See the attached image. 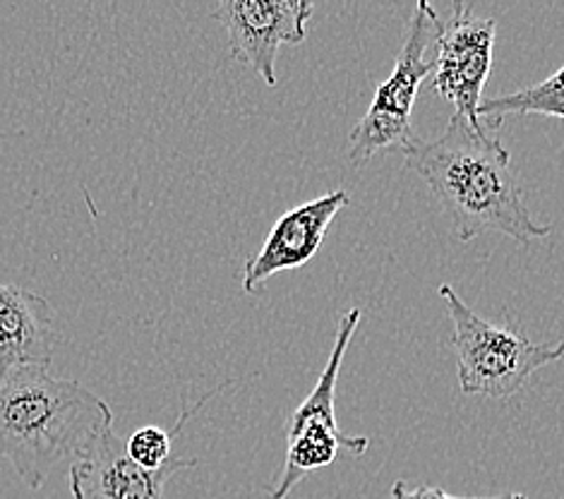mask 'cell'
Listing matches in <instances>:
<instances>
[{
	"instance_id": "cell-5",
	"label": "cell",
	"mask_w": 564,
	"mask_h": 499,
	"mask_svg": "<svg viewBox=\"0 0 564 499\" xmlns=\"http://www.w3.org/2000/svg\"><path fill=\"white\" fill-rule=\"evenodd\" d=\"M360 317V307L346 310L341 315L337 336H334L332 354L317 377V384L291 415V421L286 425L284 468H281V474L274 480L272 499H286L305 476H311L315 470L327 468L337 462V454L341 449L354 456H362L370 447L368 437H351L341 433L337 425V413H334L341 362L348 346L354 341Z\"/></svg>"
},
{
	"instance_id": "cell-8",
	"label": "cell",
	"mask_w": 564,
	"mask_h": 499,
	"mask_svg": "<svg viewBox=\"0 0 564 499\" xmlns=\"http://www.w3.org/2000/svg\"><path fill=\"white\" fill-rule=\"evenodd\" d=\"M199 462L193 456H173L161 468H142L126 454V442L109 427L89 447L73 458V499H166L169 480Z\"/></svg>"
},
{
	"instance_id": "cell-12",
	"label": "cell",
	"mask_w": 564,
	"mask_h": 499,
	"mask_svg": "<svg viewBox=\"0 0 564 499\" xmlns=\"http://www.w3.org/2000/svg\"><path fill=\"white\" fill-rule=\"evenodd\" d=\"M209 397H212V394H207L203 401L197 403V406L187 409V411L181 415V421H178L176 430H181L183 423L187 421V417H191L195 411H199V406H203V403H205ZM176 430H173V433H176ZM173 433H166V430L159 427V425H142V427H138L135 433H132V435L128 437V442H126V454H128L138 466H142V468H150V470L161 468V466L169 464L171 458H173V456H171Z\"/></svg>"
},
{
	"instance_id": "cell-13",
	"label": "cell",
	"mask_w": 564,
	"mask_h": 499,
	"mask_svg": "<svg viewBox=\"0 0 564 499\" xmlns=\"http://www.w3.org/2000/svg\"><path fill=\"white\" fill-rule=\"evenodd\" d=\"M392 499H529L521 492H505V495H492V497H454L447 495L442 488H430V485H423V488H409L404 480H397L392 485Z\"/></svg>"
},
{
	"instance_id": "cell-6",
	"label": "cell",
	"mask_w": 564,
	"mask_h": 499,
	"mask_svg": "<svg viewBox=\"0 0 564 499\" xmlns=\"http://www.w3.org/2000/svg\"><path fill=\"white\" fill-rule=\"evenodd\" d=\"M495 34V20L474 15L471 0H452V12L435 42L433 85L454 106V113L476 128H480L478 104L492 70Z\"/></svg>"
},
{
	"instance_id": "cell-10",
	"label": "cell",
	"mask_w": 564,
	"mask_h": 499,
	"mask_svg": "<svg viewBox=\"0 0 564 499\" xmlns=\"http://www.w3.org/2000/svg\"><path fill=\"white\" fill-rule=\"evenodd\" d=\"M56 341V313L44 295L0 283V380L20 368H48Z\"/></svg>"
},
{
	"instance_id": "cell-11",
	"label": "cell",
	"mask_w": 564,
	"mask_h": 499,
	"mask_svg": "<svg viewBox=\"0 0 564 499\" xmlns=\"http://www.w3.org/2000/svg\"><path fill=\"white\" fill-rule=\"evenodd\" d=\"M564 70H557L527 89L514 94H500V97L480 99L478 104V123L500 130L507 116H547L562 120L564 118V97H562Z\"/></svg>"
},
{
	"instance_id": "cell-3",
	"label": "cell",
	"mask_w": 564,
	"mask_h": 499,
	"mask_svg": "<svg viewBox=\"0 0 564 499\" xmlns=\"http://www.w3.org/2000/svg\"><path fill=\"white\" fill-rule=\"evenodd\" d=\"M440 299L452 319V350L464 394L509 399L529 384L531 375L562 360L564 344H535L517 329L482 319L452 283H442Z\"/></svg>"
},
{
	"instance_id": "cell-1",
	"label": "cell",
	"mask_w": 564,
	"mask_h": 499,
	"mask_svg": "<svg viewBox=\"0 0 564 499\" xmlns=\"http://www.w3.org/2000/svg\"><path fill=\"white\" fill-rule=\"evenodd\" d=\"M495 132L454 113L440 138L404 154V166L435 195L456 240L468 242L482 234L517 242L547 238L553 226L529 214L512 154Z\"/></svg>"
},
{
	"instance_id": "cell-7",
	"label": "cell",
	"mask_w": 564,
	"mask_h": 499,
	"mask_svg": "<svg viewBox=\"0 0 564 499\" xmlns=\"http://www.w3.org/2000/svg\"><path fill=\"white\" fill-rule=\"evenodd\" d=\"M313 10L315 0H217L214 20L228 34L231 56L276 87L279 48L305 42Z\"/></svg>"
},
{
	"instance_id": "cell-4",
	"label": "cell",
	"mask_w": 564,
	"mask_h": 499,
	"mask_svg": "<svg viewBox=\"0 0 564 499\" xmlns=\"http://www.w3.org/2000/svg\"><path fill=\"white\" fill-rule=\"evenodd\" d=\"M440 30L442 20L433 3L419 0L392 75L375 89L368 111L351 130L348 161L354 166H366L382 152L406 154L421 142L413 132V109L423 83L435 70V58H427V53L435 46Z\"/></svg>"
},
{
	"instance_id": "cell-9",
	"label": "cell",
	"mask_w": 564,
	"mask_h": 499,
	"mask_svg": "<svg viewBox=\"0 0 564 499\" xmlns=\"http://www.w3.org/2000/svg\"><path fill=\"white\" fill-rule=\"evenodd\" d=\"M348 202L346 191H329L279 217L262 248L243 267V291L258 293L272 276L311 262L325 242L329 224Z\"/></svg>"
},
{
	"instance_id": "cell-2",
	"label": "cell",
	"mask_w": 564,
	"mask_h": 499,
	"mask_svg": "<svg viewBox=\"0 0 564 499\" xmlns=\"http://www.w3.org/2000/svg\"><path fill=\"white\" fill-rule=\"evenodd\" d=\"M109 427V403L48 368H20L0 380V456L26 488H42L53 468L73 462Z\"/></svg>"
}]
</instances>
